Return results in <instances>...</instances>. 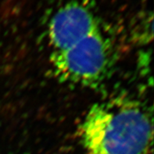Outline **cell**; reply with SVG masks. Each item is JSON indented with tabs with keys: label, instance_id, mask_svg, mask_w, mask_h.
<instances>
[{
	"label": "cell",
	"instance_id": "cell-1",
	"mask_svg": "<svg viewBox=\"0 0 154 154\" xmlns=\"http://www.w3.org/2000/svg\"><path fill=\"white\" fill-rule=\"evenodd\" d=\"M51 59L63 79L86 86L101 82L111 66V51L97 19L78 2L66 4L49 24Z\"/></svg>",
	"mask_w": 154,
	"mask_h": 154
},
{
	"label": "cell",
	"instance_id": "cell-2",
	"mask_svg": "<svg viewBox=\"0 0 154 154\" xmlns=\"http://www.w3.org/2000/svg\"><path fill=\"white\" fill-rule=\"evenodd\" d=\"M153 121L136 101L115 99L93 105L81 126L87 154H148Z\"/></svg>",
	"mask_w": 154,
	"mask_h": 154
}]
</instances>
